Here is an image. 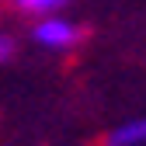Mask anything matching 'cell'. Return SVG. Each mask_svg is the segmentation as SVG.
<instances>
[{"mask_svg": "<svg viewBox=\"0 0 146 146\" xmlns=\"http://www.w3.org/2000/svg\"><path fill=\"white\" fill-rule=\"evenodd\" d=\"M101 146H146V115H132L104 132Z\"/></svg>", "mask_w": 146, "mask_h": 146, "instance_id": "obj_2", "label": "cell"}, {"mask_svg": "<svg viewBox=\"0 0 146 146\" xmlns=\"http://www.w3.org/2000/svg\"><path fill=\"white\" fill-rule=\"evenodd\" d=\"M87 38V28L77 21V17H66V14H49L38 17V21L28 25V42L42 52H52V56H70L77 52Z\"/></svg>", "mask_w": 146, "mask_h": 146, "instance_id": "obj_1", "label": "cell"}, {"mask_svg": "<svg viewBox=\"0 0 146 146\" xmlns=\"http://www.w3.org/2000/svg\"><path fill=\"white\" fill-rule=\"evenodd\" d=\"M4 4L14 14L38 21V17H49V14H66V7L73 4V0H4Z\"/></svg>", "mask_w": 146, "mask_h": 146, "instance_id": "obj_3", "label": "cell"}, {"mask_svg": "<svg viewBox=\"0 0 146 146\" xmlns=\"http://www.w3.org/2000/svg\"><path fill=\"white\" fill-rule=\"evenodd\" d=\"M17 49H21V42H17V35L11 28L0 25V66H7L14 56H17Z\"/></svg>", "mask_w": 146, "mask_h": 146, "instance_id": "obj_4", "label": "cell"}]
</instances>
